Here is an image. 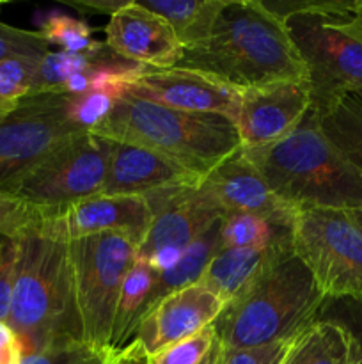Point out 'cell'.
<instances>
[{"instance_id": "ee69618b", "label": "cell", "mask_w": 362, "mask_h": 364, "mask_svg": "<svg viewBox=\"0 0 362 364\" xmlns=\"http://www.w3.org/2000/svg\"><path fill=\"white\" fill-rule=\"evenodd\" d=\"M0 9H2V4H0Z\"/></svg>"}, {"instance_id": "d590c367", "label": "cell", "mask_w": 362, "mask_h": 364, "mask_svg": "<svg viewBox=\"0 0 362 364\" xmlns=\"http://www.w3.org/2000/svg\"><path fill=\"white\" fill-rule=\"evenodd\" d=\"M290 341L243 348H224L220 364H280ZM224 347V345H222Z\"/></svg>"}, {"instance_id": "d4e9b609", "label": "cell", "mask_w": 362, "mask_h": 364, "mask_svg": "<svg viewBox=\"0 0 362 364\" xmlns=\"http://www.w3.org/2000/svg\"><path fill=\"white\" fill-rule=\"evenodd\" d=\"M322 128L339 151L362 174V103L346 96L319 116Z\"/></svg>"}, {"instance_id": "74e56055", "label": "cell", "mask_w": 362, "mask_h": 364, "mask_svg": "<svg viewBox=\"0 0 362 364\" xmlns=\"http://www.w3.org/2000/svg\"><path fill=\"white\" fill-rule=\"evenodd\" d=\"M105 364H149V354L138 340L121 348H112Z\"/></svg>"}, {"instance_id": "8992f818", "label": "cell", "mask_w": 362, "mask_h": 364, "mask_svg": "<svg viewBox=\"0 0 362 364\" xmlns=\"http://www.w3.org/2000/svg\"><path fill=\"white\" fill-rule=\"evenodd\" d=\"M284 18L318 116L362 89V18L351 2H265Z\"/></svg>"}, {"instance_id": "52a82bcc", "label": "cell", "mask_w": 362, "mask_h": 364, "mask_svg": "<svg viewBox=\"0 0 362 364\" xmlns=\"http://www.w3.org/2000/svg\"><path fill=\"white\" fill-rule=\"evenodd\" d=\"M291 247L327 299L362 301V230L348 210L300 208Z\"/></svg>"}, {"instance_id": "4dcf8cb0", "label": "cell", "mask_w": 362, "mask_h": 364, "mask_svg": "<svg viewBox=\"0 0 362 364\" xmlns=\"http://www.w3.org/2000/svg\"><path fill=\"white\" fill-rule=\"evenodd\" d=\"M216 341L215 327L208 326L194 336L167 345L149 355V364H201Z\"/></svg>"}, {"instance_id": "83f0119b", "label": "cell", "mask_w": 362, "mask_h": 364, "mask_svg": "<svg viewBox=\"0 0 362 364\" xmlns=\"http://www.w3.org/2000/svg\"><path fill=\"white\" fill-rule=\"evenodd\" d=\"M39 32L48 45H55L59 50L71 53L85 52L94 43L91 25L64 13L48 14L41 21Z\"/></svg>"}, {"instance_id": "7c38bea8", "label": "cell", "mask_w": 362, "mask_h": 364, "mask_svg": "<svg viewBox=\"0 0 362 364\" xmlns=\"http://www.w3.org/2000/svg\"><path fill=\"white\" fill-rule=\"evenodd\" d=\"M149 223L151 208L146 198L96 194L60 210H45L41 226L35 233L70 244L80 238L121 231L141 245Z\"/></svg>"}, {"instance_id": "b9f144b4", "label": "cell", "mask_w": 362, "mask_h": 364, "mask_svg": "<svg viewBox=\"0 0 362 364\" xmlns=\"http://www.w3.org/2000/svg\"><path fill=\"white\" fill-rule=\"evenodd\" d=\"M351 9H353L355 13L362 18V0L361 2H351Z\"/></svg>"}, {"instance_id": "4316f807", "label": "cell", "mask_w": 362, "mask_h": 364, "mask_svg": "<svg viewBox=\"0 0 362 364\" xmlns=\"http://www.w3.org/2000/svg\"><path fill=\"white\" fill-rule=\"evenodd\" d=\"M41 57H7L0 60V114L9 112L28 96Z\"/></svg>"}, {"instance_id": "8d00e7d4", "label": "cell", "mask_w": 362, "mask_h": 364, "mask_svg": "<svg viewBox=\"0 0 362 364\" xmlns=\"http://www.w3.org/2000/svg\"><path fill=\"white\" fill-rule=\"evenodd\" d=\"M23 345L7 322H0V364H21Z\"/></svg>"}, {"instance_id": "60d3db41", "label": "cell", "mask_w": 362, "mask_h": 364, "mask_svg": "<svg viewBox=\"0 0 362 364\" xmlns=\"http://www.w3.org/2000/svg\"><path fill=\"white\" fill-rule=\"evenodd\" d=\"M348 213H350L351 219L355 220V224H357L358 228L362 230V206L361 208H355V210H348Z\"/></svg>"}, {"instance_id": "1f68e13d", "label": "cell", "mask_w": 362, "mask_h": 364, "mask_svg": "<svg viewBox=\"0 0 362 364\" xmlns=\"http://www.w3.org/2000/svg\"><path fill=\"white\" fill-rule=\"evenodd\" d=\"M110 350L87 341H70L27 355L21 364H105Z\"/></svg>"}, {"instance_id": "9a60e30c", "label": "cell", "mask_w": 362, "mask_h": 364, "mask_svg": "<svg viewBox=\"0 0 362 364\" xmlns=\"http://www.w3.org/2000/svg\"><path fill=\"white\" fill-rule=\"evenodd\" d=\"M199 187L222 210L224 215L251 213L284 230H291L298 215L297 206L284 201L272 191L241 148L215 167Z\"/></svg>"}, {"instance_id": "e0dca14e", "label": "cell", "mask_w": 362, "mask_h": 364, "mask_svg": "<svg viewBox=\"0 0 362 364\" xmlns=\"http://www.w3.org/2000/svg\"><path fill=\"white\" fill-rule=\"evenodd\" d=\"M226 302L201 283L177 290L156 302L141 322L135 340L149 355L167 345L213 326Z\"/></svg>"}, {"instance_id": "5bb4252c", "label": "cell", "mask_w": 362, "mask_h": 364, "mask_svg": "<svg viewBox=\"0 0 362 364\" xmlns=\"http://www.w3.org/2000/svg\"><path fill=\"white\" fill-rule=\"evenodd\" d=\"M126 96L185 112L219 114L233 123L240 107L238 89L212 75L181 66L165 70L146 68L130 85Z\"/></svg>"}, {"instance_id": "2e32d148", "label": "cell", "mask_w": 362, "mask_h": 364, "mask_svg": "<svg viewBox=\"0 0 362 364\" xmlns=\"http://www.w3.org/2000/svg\"><path fill=\"white\" fill-rule=\"evenodd\" d=\"M106 46L128 63L153 70L177 66L183 46L172 27L141 2H131L110 16L105 27Z\"/></svg>"}, {"instance_id": "30bf717a", "label": "cell", "mask_w": 362, "mask_h": 364, "mask_svg": "<svg viewBox=\"0 0 362 364\" xmlns=\"http://www.w3.org/2000/svg\"><path fill=\"white\" fill-rule=\"evenodd\" d=\"M67 95H28L0 114V188L41 162L46 155L84 134L67 117Z\"/></svg>"}, {"instance_id": "4fadbf2b", "label": "cell", "mask_w": 362, "mask_h": 364, "mask_svg": "<svg viewBox=\"0 0 362 364\" xmlns=\"http://www.w3.org/2000/svg\"><path fill=\"white\" fill-rule=\"evenodd\" d=\"M312 109L309 82H275L240 91L234 117L241 149H259L290 135Z\"/></svg>"}, {"instance_id": "d6986e66", "label": "cell", "mask_w": 362, "mask_h": 364, "mask_svg": "<svg viewBox=\"0 0 362 364\" xmlns=\"http://www.w3.org/2000/svg\"><path fill=\"white\" fill-rule=\"evenodd\" d=\"M287 245H291V237L268 247L222 249L206 267L199 283L227 304Z\"/></svg>"}, {"instance_id": "cb8c5ba5", "label": "cell", "mask_w": 362, "mask_h": 364, "mask_svg": "<svg viewBox=\"0 0 362 364\" xmlns=\"http://www.w3.org/2000/svg\"><path fill=\"white\" fill-rule=\"evenodd\" d=\"M220 220H216L204 235H201V237L183 252V256H181V259L177 262V265L174 267V269H170L169 272L158 274L155 290H153L151 308L156 302L162 301L163 297H167V295L174 294V291L177 290H183V288L192 287V284L201 281L206 267H208L209 262L222 251Z\"/></svg>"}, {"instance_id": "ffe728a7", "label": "cell", "mask_w": 362, "mask_h": 364, "mask_svg": "<svg viewBox=\"0 0 362 364\" xmlns=\"http://www.w3.org/2000/svg\"><path fill=\"white\" fill-rule=\"evenodd\" d=\"M156 279H158V272L153 269L151 263L141 255L135 256L121 284L119 297H117L109 343L110 348H121L135 340L138 326L151 308Z\"/></svg>"}, {"instance_id": "e575fe53", "label": "cell", "mask_w": 362, "mask_h": 364, "mask_svg": "<svg viewBox=\"0 0 362 364\" xmlns=\"http://www.w3.org/2000/svg\"><path fill=\"white\" fill-rule=\"evenodd\" d=\"M18 240L0 235V322H7L16 272Z\"/></svg>"}, {"instance_id": "ba28073f", "label": "cell", "mask_w": 362, "mask_h": 364, "mask_svg": "<svg viewBox=\"0 0 362 364\" xmlns=\"http://www.w3.org/2000/svg\"><path fill=\"white\" fill-rule=\"evenodd\" d=\"M67 251L84 341L110 348L117 297L124 276L138 255V242L128 233L114 231L70 242Z\"/></svg>"}, {"instance_id": "5b68a950", "label": "cell", "mask_w": 362, "mask_h": 364, "mask_svg": "<svg viewBox=\"0 0 362 364\" xmlns=\"http://www.w3.org/2000/svg\"><path fill=\"white\" fill-rule=\"evenodd\" d=\"M92 134L158 153L201 181L241 148L227 117L185 112L133 96L119 100Z\"/></svg>"}, {"instance_id": "277c9868", "label": "cell", "mask_w": 362, "mask_h": 364, "mask_svg": "<svg viewBox=\"0 0 362 364\" xmlns=\"http://www.w3.org/2000/svg\"><path fill=\"white\" fill-rule=\"evenodd\" d=\"M7 323L23 345V358L55 345L84 341L67 244L38 233L18 238Z\"/></svg>"}, {"instance_id": "6da1fadb", "label": "cell", "mask_w": 362, "mask_h": 364, "mask_svg": "<svg viewBox=\"0 0 362 364\" xmlns=\"http://www.w3.org/2000/svg\"><path fill=\"white\" fill-rule=\"evenodd\" d=\"M177 66L245 91L275 82H309L284 18L259 0H227L212 34L183 50Z\"/></svg>"}, {"instance_id": "9c48e42d", "label": "cell", "mask_w": 362, "mask_h": 364, "mask_svg": "<svg viewBox=\"0 0 362 364\" xmlns=\"http://www.w3.org/2000/svg\"><path fill=\"white\" fill-rule=\"evenodd\" d=\"M110 139L84 132L14 180L7 192L43 210H60L99 194L112 156Z\"/></svg>"}, {"instance_id": "f546056e", "label": "cell", "mask_w": 362, "mask_h": 364, "mask_svg": "<svg viewBox=\"0 0 362 364\" xmlns=\"http://www.w3.org/2000/svg\"><path fill=\"white\" fill-rule=\"evenodd\" d=\"M43 217L45 210L0 188V235L18 240L25 235L35 233Z\"/></svg>"}, {"instance_id": "7a4b0ae2", "label": "cell", "mask_w": 362, "mask_h": 364, "mask_svg": "<svg viewBox=\"0 0 362 364\" xmlns=\"http://www.w3.org/2000/svg\"><path fill=\"white\" fill-rule=\"evenodd\" d=\"M325 302L311 270L287 245L224 306L213 327L224 348L291 341L318 320Z\"/></svg>"}, {"instance_id": "3957f363", "label": "cell", "mask_w": 362, "mask_h": 364, "mask_svg": "<svg viewBox=\"0 0 362 364\" xmlns=\"http://www.w3.org/2000/svg\"><path fill=\"white\" fill-rule=\"evenodd\" d=\"M241 151L272 191L298 210L362 206V174L323 132L314 109L280 141Z\"/></svg>"}, {"instance_id": "8fae6325", "label": "cell", "mask_w": 362, "mask_h": 364, "mask_svg": "<svg viewBox=\"0 0 362 364\" xmlns=\"http://www.w3.org/2000/svg\"><path fill=\"white\" fill-rule=\"evenodd\" d=\"M146 199L151 223L138 245V255L158 274L174 269L183 252L224 217L199 185L165 188Z\"/></svg>"}, {"instance_id": "d6a6232c", "label": "cell", "mask_w": 362, "mask_h": 364, "mask_svg": "<svg viewBox=\"0 0 362 364\" xmlns=\"http://www.w3.org/2000/svg\"><path fill=\"white\" fill-rule=\"evenodd\" d=\"M318 318L334 320L350 333L355 345V364H362V301L327 299Z\"/></svg>"}, {"instance_id": "7402d4cb", "label": "cell", "mask_w": 362, "mask_h": 364, "mask_svg": "<svg viewBox=\"0 0 362 364\" xmlns=\"http://www.w3.org/2000/svg\"><path fill=\"white\" fill-rule=\"evenodd\" d=\"M226 2L227 0H142L141 4L172 27L185 50L209 38Z\"/></svg>"}, {"instance_id": "7bdbcfd3", "label": "cell", "mask_w": 362, "mask_h": 364, "mask_svg": "<svg viewBox=\"0 0 362 364\" xmlns=\"http://www.w3.org/2000/svg\"><path fill=\"white\" fill-rule=\"evenodd\" d=\"M351 98H355V100H357V102L362 103V89H361V91L355 92V95H351Z\"/></svg>"}, {"instance_id": "484cf974", "label": "cell", "mask_w": 362, "mask_h": 364, "mask_svg": "<svg viewBox=\"0 0 362 364\" xmlns=\"http://www.w3.org/2000/svg\"><path fill=\"white\" fill-rule=\"evenodd\" d=\"M290 237L291 230H284L251 213H229L220 220L222 249L268 247Z\"/></svg>"}, {"instance_id": "ac0fdd59", "label": "cell", "mask_w": 362, "mask_h": 364, "mask_svg": "<svg viewBox=\"0 0 362 364\" xmlns=\"http://www.w3.org/2000/svg\"><path fill=\"white\" fill-rule=\"evenodd\" d=\"M112 142V156L99 194L146 198L165 188L201 183L197 176L158 153L124 142Z\"/></svg>"}, {"instance_id": "f35d334b", "label": "cell", "mask_w": 362, "mask_h": 364, "mask_svg": "<svg viewBox=\"0 0 362 364\" xmlns=\"http://www.w3.org/2000/svg\"><path fill=\"white\" fill-rule=\"evenodd\" d=\"M126 4L128 0H80V2H70V6L77 7V9L98 11V13L110 14L112 16L114 13H117Z\"/></svg>"}, {"instance_id": "836d02e7", "label": "cell", "mask_w": 362, "mask_h": 364, "mask_svg": "<svg viewBox=\"0 0 362 364\" xmlns=\"http://www.w3.org/2000/svg\"><path fill=\"white\" fill-rule=\"evenodd\" d=\"M50 45L39 31L18 28L0 21V60L7 57H43Z\"/></svg>"}, {"instance_id": "ab89813d", "label": "cell", "mask_w": 362, "mask_h": 364, "mask_svg": "<svg viewBox=\"0 0 362 364\" xmlns=\"http://www.w3.org/2000/svg\"><path fill=\"white\" fill-rule=\"evenodd\" d=\"M222 343L219 341V338H216V341L213 343L212 350L208 352V355L204 358V361H202L201 364H220V361H222Z\"/></svg>"}, {"instance_id": "603a6c76", "label": "cell", "mask_w": 362, "mask_h": 364, "mask_svg": "<svg viewBox=\"0 0 362 364\" xmlns=\"http://www.w3.org/2000/svg\"><path fill=\"white\" fill-rule=\"evenodd\" d=\"M117 57L112 50L106 46V43L94 41L89 50L82 53L64 52V50H50L39 59L35 68L32 89L28 95H48V92H59L62 95V89L66 82L73 75L84 73L98 64Z\"/></svg>"}, {"instance_id": "44dd1931", "label": "cell", "mask_w": 362, "mask_h": 364, "mask_svg": "<svg viewBox=\"0 0 362 364\" xmlns=\"http://www.w3.org/2000/svg\"><path fill=\"white\" fill-rule=\"evenodd\" d=\"M280 364H355L353 340L337 322L318 318L290 341Z\"/></svg>"}, {"instance_id": "f1b7e54d", "label": "cell", "mask_w": 362, "mask_h": 364, "mask_svg": "<svg viewBox=\"0 0 362 364\" xmlns=\"http://www.w3.org/2000/svg\"><path fill=\"white\" fill-rule=\"evenodd\" d=\"M124 96L116 91H91L84 95H67V117L80 130L92 132Z\"/></svg>"}]
</instances>
